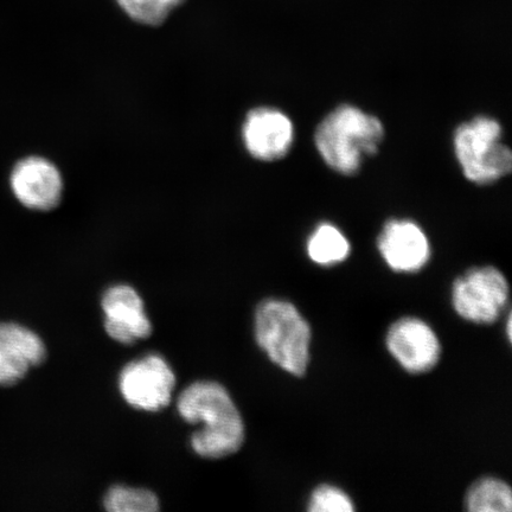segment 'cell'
Wrapping results in <instances>:
<instances>
[{"label": "cell", "instance_id": "obj_1", "mask_svg": "<svg viewBox=\"0 0 512 512\" xmlns=\"http://www.w3.org/2000/svg\"><path fill=\"white\" fill-rule=\"evenodd\" d=\"M178 413L189 424L202 422L192 435L191 446L198 456L220 459L238 452L245 441V424L238 407L220 383H192L179 395Z\"/></svg>", "mask_w": 512, "mask_h": 512}, {"label": "cell", "instance_id": "obj_2", "mask_svg": "<svg viewBox=\"0 0 512 512\" xmlns=\"http://www.w3.org/2000/svg\"><path fill=\"white\" fill-rule=\"evenodd\" d=\"M384 126L376 115L350 104L326 114L315 131V146L323 162L343 176H354L364 160L373 157L383 143Z\"/></svg>", "mask_w": 512, "mask_h": 512}, {"label": "cell", "instance_id": "obj_3", "mask_svg": "<svg viewBox=\"0 0 512 512\" xmlns=\"http://www.w3.org/2000/svg\"><path fill=\"white\" fill-rule=\"evenodd\" d=\"M255 339L270 360L286 373L303 377L310 364L312 331L296 306L266 299L255 311Z\"/></svg>", "mask_w": 512, "mask_h": 512}, {"label": "cell", "instance_id": "obj_4", "mask_svg": "<svg viewBox=\"0 0 512 512\" xmlns=\"http://www.w3.org/2000/svg\"><path fill=\"white\" fill-rule=\"evenodd\" d=\"M498 120L488 115L464 121L453 133V150L467 181L490 185L510 175L512 152Z\"/></svg>", "mask_w": 512, "mask_h": 512}, {"label": "cell", "instance_id": "obj_5", "mask_svg": "<svg viewBox=\"0 0 512 512\" xmlns=\"http://www.w3.org/2000/svg\"><path fill=\"white\" fill-rule=\"evenodd\" d=\"M452 305L459 317L475 324H494L509 302V283L494 266L471 268L454 281Z\"/></svg>", "mask_w": 512, "mask_h": 512}, {"label": "cell", "instance_id": "obj_6", "mask_svg": "<svg viewBox=\"0 0 512 512\" xmlns=\"http://www.w3.org/2000/svg\"><path fill=\"white\" fill-rule=\"evenodd\" d=\"M175 386L174 371L157 354L127 364L119 377V389L128 405L147 412L168 406Z\"/></svg>", "mask_w": 512, "mask_h": 512}, {"label": "cell", "instance_id": "obj_7", "mask_svg": "<svg viewBox=\"0 0 512 512\" xmlns=\"http://www.w3.org/2000/svg\"><path fill=\"white\" fill-rule=\"evenodd\" d=\"M10 187L23 207L40 213L56 209L63 200L61 171L51 160L41 156L18 160L11 171Z\"/></svg>", "mask_w": 512, "mask_h": 512}, {"label": "cell", "instance_id": "obj_8", "mask_svg": "<svg viewBox=\"0 0 512 512\" xmlns=\"http://www.w3.org/2000/svg\"><path fill=\"white\" fill-rule=\"evenodd\" d=\"M243 146L259 162H278L290 153L296 137L293 121L278 108L255 107L242 124Z\"/></svg>", "mask_w": 512, "mask_h": 512}, {"label": "cell", "instance_id": "obj_9", "mask_svg": "<svg viewBox=\"0 0 512 512\" xmlns=\"http://www.w3.org/2000/svg\"><path fill=\"white\" fill-rule=\"evenodd\" d=\"M389 354L411 374H424L437 366L441 345L435 332L424 320L403 317L396 320L387 332Z\"/></svg>", "mask_w": 512, "mask_h": 512}, {"label": "cell", "instance_id": "obj_10", "mask_svg": "<svg viewBox=\"0 0 512 512\" xmlns=\"http://www.w3.org/2000/svg\"><path fill=\"white\" fill-rule=\"evenodd\" d=\"M377 248L390 270L416 273L431 259V243L425 230L408 219H393L384 224Z\"/></svg>", "mask_w": 512, "mask_h": 512}, {"label": "cell", "instance_id": "obj_11", "mask_svg": "<svg viewBox=\"0 0 512 512\" xmlns=\"http://www.w3.org/2000/svg\"><path fill=\"white\" fill-rule=\"evenodd\" d=\"M101 305L105 313L106 332L114 341L133 344L152 334L143 299L133 287L117 285L108 288Z\"/></svg>", "mask_w": 512, "mask_h": 512}, {"label": "cell", "instance_id": "obj_12", "mask_svg": "<svg viewBox=\"0 0 512 512\" xmlns=\"http://www.w3.org/2000/svg\"><path fill=\"white\" fill-rule=\"evenodd\" d=\"M47 349L35 332L14 323H0V384L14 386L31 368L46 361Z\"/></svg>", "mask_w": 512, "mask_h": 512}, {"label": "cell", "instance_id": "obj_13", "mask_svg": "<svg viewBox=\"0 0 512 512\" xmlns=\"http://www.w3.org/2000/svg\"><path fill=\"white\" fill-rule=\"evenodd\" d=\"M307 255L319 266H335L349 258L351 245L341 229L330 222L319 223L307 239Z\"/></svg>", "mask_w": 512, "mask_h": 512}, {"label": "cell", "instance_id": "obj_14", "mask_svg": "<svg viewBox=\"0 0 512 512\" xmlns=\"http://www.w3.org/2000/svg\"><path fill=\"white\" fill-rule=\"evenodd\" d=\"M465 503L470 512H510L511 488L502 479L485 477L472 484Z\"/></svg>", "mask_w": 512, "mask_h": 512}, {"label": "cell", "instance_id": "obj_15", "mask_svg": "<svg viewBox=\"0 0 512 512\" xmlns=\"http://www.w3.org/2000/svg\"><path fill=\"white\" fill-rule=\"evenodd\" d=\"M115 2L132 21L146 27H159L187 0H115Z\"/></svg>", "mask_w": 512, "mask_h": 512}, {"label": "cell", "instance_id": "obj_16", "mask_svg": "<svg viewBox=\"0 0 512 512\" xmlns=\"http://www.w3.org/2000/svg\"><path fill=\"white\" fill-rule=\"evenodd\" d=\"M105 508L111 512H156L159 499L150 490L115 485L107 492Z\"/></svg>", "mask_w": 512, "mask_h": 512}, {"label": "cell", "instance_id": "obj_17", "mask_svg": "<svg viewBox=\"0 0 512 512\" xmlns=\"http://www.w3.org/2000/svg\"><path fill=\"white\" fill-rule=\"evenodd\" d=\"M307 510L310 512H352L354 502L337 486L322 484L312 492Z\"/></svg>", "mask_w": 512, "mask_h": 512}, {"label": "cell", "instance_id": "obj_18", "mask_svg": "<svg viewBox=\"0 0 512 512\" xmlns=\"http://www.w3.org/2000/svg\"><path fill=\"white\" fill-rule=\"evenodd\" d=\"M511 325H512L511 316H509L508 322H507V335H508L509 341H511V332H512Z\"/></svg>", "mask_w": 512, "mask_h": 512}]
</instances>
